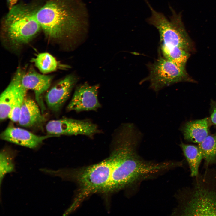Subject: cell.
<instances>
[{
	"instance_id": "cell-1",
	"label": "cell",
	"mask_w": 216,
	"mask_h": 216,
	"mask_svg": "<svg viewBox=\"0 0 216 216\" xmlns=\"http://www.w3.org/2000/svg\"><path fill=\"white\" fill-rule=\"evenodd\" d=\"M142 132L134 123H125L115 130L110 155L113 167L110 181L103 193L134 187L175 166L173 161L160 162L145 160L139 154Z\"/></svg>"
},
{
	"instance_id": "cell-2",
	"label": "cell",
	"mask_w": 216,
	"mask_h": 216,
	"mask_svg": "<svg viewBox=\"0 0 216 216\" xmlns=\"http://www.w3.org/2000/svg\"><path fill=\"white\" fill-rule=\"evenodd\" d=\"M74 0H48L36 17L46 37L52 40L70 38L81 26L80 10Z\"/></svg>"
},
{
	"instance_id": "cell-3",
	"label": "cell",
	"mask_w": 216,
	"mask_h": 216,
	"mask_svg": "<svg viewBox=\"0 0 216 216\" xmlns=\"http://www.w3.org/2000/svg\"><path fill=\"white\" fill-rule=\"evenodd\" d=\"M113 167V159L110 155L98 163L81 168L55 171L48 169L47 174L71 180L78 185L77 194L65 214L67 215L74 211L91 194L97 192L103 193L110 179Z\"/></svg>"
},
{
	"instance_id": "cell-4",
	"label": "cell",
	"mask_w": 216,
	"mask_h": 216,
	"mask_svg": "<svg viewBox=\"0 0 216 216\" xmlns=\"http://www.w3.org/2000/svg\"><path fill=\"white\" fill-rule=\"evenodd\" d=\"M40 7L36 3H20L9 9L2 22L3 38L16 46L31 41L41 30L36 17Z\"/></svg>"
},
{
	"instance_id": "cell-5",
	"label": "cell",
	"mask_w": 216,
	"mask_h": 216,
	"mask_svg": "<svg viewBox=\"0 0 216 216\" xmlns=\"http://www.w3.org/2000/svg\"><path fill=\"white\" fill-rule=\"evenodd\" d=\"M208 172L178 196L179 205L173 214L181 215L216 216V177Z\"/></svg>"
},
{
	"instance_id": "cell-6",
	"label": "cell",
	"mask_w": 216,
	"mask_h": 216,
	"mask_svg": "<svg viewBox=\"0 0 216 216\" xmlns=\"http://www.w3.org/2000/svg\"><path fill=\"white\" fill-rule=\"evenodd\" d=\"M147 3L152 13L147 21L159 32L160 48L179 47L189 52L192 43L182 22L181 14H177L171 8L172 15L168 20L163 14L155 11L147 2Z\"/></svg>"
},
{
	"instance_id": "cell-7",
	"label": "cell",
	"mask_w": 216,
	"mask_h": 216,
	"mask_svg": "<svg viewBox=\"0 0 216 216\" xmlns=\"http://www.w3.org/2000/svg\"><path fill=\"white\" fill-rule=\"evenodd\" d=\"M148 66L149 74L141 82L149 81L150 88L156 92L174 83L191 80L185 68L161 56Z\"/></svg>"
},
{
	"instance_id": "cell-8",
	"label": "cell",
	"mask_w": 216,
	"mask_h": 216,
	"mask_svg": "<svg viewBox=\"0 0 216 216\" xmlns=\"http://www.w3.org/2000/svg\"><path fill=\"white\" fill-rule=\"evenodd\" d=\"M46 128L48 134L57 136L81 135L91 137L100 132L98 126L88 120L68 118L51 120Z\"/></svg>"
},
{
	"instance_id": "cell-9",
	"label": "cell",
	"mask_w": 216,
	"mask_h": 216,
	"mask_svg": "<svg viewBox=\"0 0 216 216\" xmlns=\"http://www.w3.org/2000/svg\"><path fill=\"white\" fill-rule=\"evenodd\" d=\"M99 88L98 85L90 86L87 83L77 87L67 110L77 112L96 110L101 106L98 98Z\"/></svg>"
},
{
	"instance_id": "cell-10",
	"label": "cell",
	"mask_w": 216,
	"mask_h": 216,
	"mask_svg": "<svg viewBox=\"0 0 216 216\" xmlns=\"http://www.w3.org/2000/svg\"><path fill=\"white\" fill-rule=\"evenodd\" d=\"M77 80L74 75H69L52 88L45 98L49 108L54 111L59 110L68 99Z\"/></svg>"
},
{
	"instance_id": "cell-11",
	"label": "cell",
	"mask_w": 216,
	"mask_h": 216,
	"mask_svg": "<svg viewBox=\"0 0 216 216\" xmlns=\"http://www.w3.org/2000/svg\"><path fill=\"white\" fill-rule=\"evenodd\" d=\"M56 135L48 134L39 136L25 129L13 126L8 127L1 134V138L22 146L34 148L39 146L45 140Z\"/></svg>"
},
{
	"instance_id": "cell-12",
	"label": "cell",
	"mask_w": 216,
	"mask_h": 216,
	"mask_svg": "<svg viewBox=\"0 0 216 216\" xmlns=\"http://www.w3.org/2000/svg\"><path fill=\"white\" fill-rule=\"evenodd\" d=\"M52 79L51 76L42 74L33 70L24 74L22 73L21 81L23 86L26 89L34 92L37 101L43 110L44 106L42 97L49 88Z\"/></svg>"
},
{
	"instance_id": "cell-13",
	"label": "cell",
	"mask_w": 216,
	"mask_h": 216,
	"mask_svg": "<svg viewBox=\"0 0 216 216\" xmlns=\"http://www.w3.org/2000/svg\"><path fill=\"white\" fill-rule=\"evenodd\" d=\"M45 118L39 106L33 99L26 97L21 109L18 122L21 126L32 127L42 124Z\"/></svg>"
},
{
	"instance_id": "cell-14",
	"label": "cell",
	"mask_w": 216,
	"mask_h": 216,
	"mask_svg": "<svg viewBox=\"0 0 216 216\" xmlns=\"http://www.w3.org/2000/svg\"><path fill=\"white\" fill-rule=\"evenodd\" d=\"M209 125V119L206 118L188 122L181 130L185 140L199 144L208 135Z\"/></svg>"
},
{
	"instance_id": "cell-15",
	"label": "cell",
	"mask_w": 216,
	"mask_h": 216,
	"mask_svg": "<svg viewBox=\"0 0 216 216\" xmlns=\"http://www.w3.org/2000/svg\"><path fill=\"white\" fill-rule=\"evenodd\" d=\"M22 72L18 69L9 85L3 92L0 97V119L3 121L8 118L11 106L17 90L22 83Z\"/></svg>"
},
{
	"instance_id": "cell-16",
	"label": "cell",
	"mask_w": 216,
	"mask_h": 216,
	"mask_svg": "<svg viewBox=\"0 0 216 216\" xmlns=\"http://www.w3.org/2000/svg\"><path fill=\"white\" fill-rule=\"evenodd\" d=\"M180 146L187 160L192 177L199 175V169L203 159L202 154L198 146L186 144L182 142Z\"/></svg>"
},
{
	"instance_id": "cell-17",
	"label": "cell",
	"mask_w": 216,
	"mask_h": 216,
	"mask_svg": "<svg viewBox=\"0 0 216 216\" xmlns=\"http://www.w3.org/2000/svg\"><path fill=\"white\" fill-rule=\"evenodd\" d=\"M198 147L202 154L206 166L216 162V134L208 135Z\"/></svg>"
},
{
	"instance_id": "cell-18",
	"label": "cell",
	"mask_w": 216,
	"mask_h": 216,
	"mask_svg": "<svg viewBox=\"0 0 216 216\" xmlns=\"http://www.w3.org/2000/svg\"><path fill=\"white\" fill-rule=\"evenodd\" d=\"M31 61L43 74H47L55 71L58 68V62L50 54L44 52L38 54Z\"/></svg>"
},
{
	"instance_id": "cell-19",
	"label": "cell",
	"mask_w": 216,
	"mask_h": 216,
	"mask_svg": "<svg viewBox=\"0 0 216 216\" xmlns=\"http://www.w3.org/2000/svg\"><path fill=\"white\" fill-rule=\"evenodd\" d=\"M163 56L179 66L185 68L189 57V52L183 49L176 47L172 49H160Z\"/></svg>"
},
{
	"instance_id": "cell-20",
	"label": "cell",
	"mask_w": 216,
	"mask_h": 216,
	"mask_svg": "<svg viewBox=\"0 0 216 216\" xmlns=\"http://www.w3.org/2000/svg\"><path fill=\"white\" fill-rule=\"evenodd\" d=\"M27 90L22 82L13 100L8 117V118L14 122H18L19 121L22 107L26 97Z\"/></svg>"
},
{
	"instance_id": "cell-21",
	"label": "cell",
	"mask_w": 216,
	"mask_h": 216,
	"mask_svg": "<svg viewBox=\"0 0 216 216\" xmlns=\"http://www.w3.org/2000/svg\"><path fill=\"white\" fill-rule=\"evenodd\" d=\"M15 155L6 149H3L0 153V181L1 185L3 178L7 173L14 171Z\"/></svg>"
},
{
	"instance_id": "cell-22",
	"label": "cell",
	"mask_w": 216,
	"mask_h": 216,
	"mask_svg": "<svg viewBox=\"0 0 216 216\" xmlns=\"http://www.w3.org/2000/svg\"><path fill=\"white\" fill-rule=\"evenodd\" d=\"M210 106L211 121L214 124L216 125V101L212 100Z\"/></svg>"
},
{
	"instance_id": "cell-23",
	"label": "cell",
	"mask_w": 216,
	"mask_h": 216,
	"mask_svg": "<svg viewBox=\"0 0 216 216\" xmlns=\"http://www.w3.org/2000/svg\"><path fill=\"white\" fill-rule=\"evenodd\" d=\"M18 0H7L8 6L9 9L16 4Z\"/></svg>"
}]
</instances>
